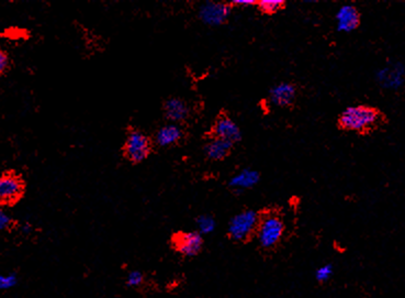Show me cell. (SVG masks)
<instances>
[{
  "mask_svg": "<svg viewBox=\"0 0 405 298\" xmlns=\"http://www.w3.org/2000/svg\"><path fill=\"white\" fill-rule=\"evenodd\" d=\"M260 181V174L254 170L245 168L230 178V186L235 189H248L254 187Z\"/></svg>",
  "mask_w": 405,
  "mask_h": 298,
  "instance_id": "cell-15",
  "label": "cell"
},
{
  "mask_svg": "<svg viewBox=\"0 0 405 298\" xmlns=\"http://www.w3.org/2000/svg\"><path fill=\"white\" fill-rule=\"evenodd\" d=\"M334 273V268L332 264H324V265L320 266L316 272H315V277L320 283L328 282V280L332 277V275Z\"/></svg>",
  "mask_w": 405,
  "mask_h": 298,
  "instance_id": "cell-18",
  "label": "cell"
},
{
  "mask_svg": "<svg viewBox=\"0 0 405 298\" xmlns=\"http://www.w3.org/2000/svg\"><path fill=\"white\" fill-rule=\"evenodd\" d=\"M337 30L340 32H352L357 29L360 24V15L356 7L350 5L342 6L336 14Z\"/></svg>",
  "mask_w": 405,
  "mask_h": 298,
  "instance_id": "cell-10",
  "label": "cell"
},
{
  "mask_svg": "<svg viewBox=\"0 0 405 298\" xmlns=\"http://www.w3.org/2000/svg\"><path fill=\"white\" fill-rule=\"evenodd\" d=\"M232 145H233L232 143H230L228 141L214 138L206 144L204 153L210 160L221 161L230 154Z\"/></svg>",
  "mask_w": 405,
  "mask_h": 298,
  "instance_id": "cell-14",
  "label": "cell"
},
{
  "mask_svg": "<svg viewBox=\"0 0 405 298\" xmlns=\"http://www.w3.org/2000/svg\"><path fill=\"white\" fill-rule=\"evenodd\" d=\"M260 223L258 215L252 210H244L230 219L228 233L236 241H244L255 232Z\"/></svg>",
  "mask_w": 405,
  "mask_h": 298,
  "instance_id": "cell-4",
  "label": "cell"
},
{
  "mask_svg": "<svg viewBox=\"0 0 405 298\" xmlns=\"http://www.w3.org/2000/svg\"><path fill=\"white\" fill-rule=\"evenodd\" d=\"M150 153V139L142 131L131 129L128 132L124 145H123V154H124L126 159L133 164H138L148 159Z\"/></svg>",
  "mask_w": 405,
  "mask_h": 298,
  "instance_id": "cell-2",
  "label": "cell"
},
{
  "mask_svg": "<svg viewBox=\"0 0 405 298\" xmlns=\"http://www.w3.org/2000/svg\"><path fill=\"white\" fill-rule=\"evenodd\" d=\"M379 116V111L372 107L350 106L342 112L338 123L345 130L364 132L376 125Z\"/></svg>",
  "mask_w": 405,
  "mask_h": 298,
  "instance_id": "cell-1",
  "label": "cell"
},
{
  "mask_svg": "<svg viewBox=\"0 0 405 298\" xmlns=\"http://www.w3.org/2000/svg\"><path fill=\"white\" fill-rule=\"evenodd\" d=\"M9 56L6 53V51L0 49V76L4 75L9 69Z\"/></svg>",
  "mask_w": 405,
  "mask_h": 298,
  "instance_id": "cell-21",
  "label": "cell"
},
{
  "mask_svg": "<svg viewBox=\"0 0 405 298\" xmlns=\"http://www.w3.org/2000/svg\"><path fill=\"white\" fill-rule=\"evenodd\" d=\"M172 245L184 256H194L201 251L204 239L198 231H179L172 237Z\"/></svg>",
  "mask_w": 405,
  "mask_h": 298,
  "instance_id": "cell-6",
  "label": "cell"
},
{
  "mask_svg": "<svg viewBox=\"0 0 405 298\" xmlns=\"http://www.w3.org/2000/svg\"><path fill=\"white\" fill-rule=\"evenodd\" d=\"M16 284V276L14 274H0V290L12 288Z\"/></svg>",
  "mask_w": 405,
  "mask_h": 298,
  "instance_id": "cell-20",
  "label": "cell"
},
{
  "mask_svg": "<svg viewBox=\"0 0 405 298\" xmlns=\"http://www.w3.org/2000/svg\"><path fill=\"white\" fill-rule=\"evenodd\" d=\"M256 3L257 2H255V0H234V2H232V5L243 6V7H247V6L256 5Z\"/></svg>",
  "mask_w": 405,
  "mask_h": 298,
  "instance_id": "cell-23",
  "label": "cell"
},
{
  "mask_svg": "<svg viewBox=\"0 0 405 298\" xmlns=\"http://www.w3.org/2000/svg\"><path fill=\"white\" fill-rule=\"evenodd\" d=\"M164 115L167 120L172 122H182L187 119L190 109L186 101L180 98L172 97L164 103Z\"/></svg>",
  "mask_w": 405,
  "mask_h": 298,
  "instance_id": "cell-12",
  "label": "cell"
},
{
  "mask_svg": "<svg viewBox=\"0 0 405 298\" xmlns=\"http://www.w3.org/2000/svg\"><path fill=\"white\" fill-rule=\"evenodd\" d=\"M296 96V86L290 83H280L270 91V100L277 107H288Z\"/></svg>",
  "mask_w": 405,
  "mask_h": 298,
  "instance_id": "cell-11",
  "label": "cell"
},
{
  "mask_svg": "<svg viewBox=\"0 0 405 298\" xmlns=\"http://www.w3.org/2000/svg\"><path fill=\"white\" fill-rule=\"evenodd\" d=\"M144 282L143 274L140 271H131L128 274L126 277V284L130 287H138Z\"/></svg>",
  "mask_w": 405,
  "mask_h": 298,
  "instance_id": "cell-19",
  "label": "cell"
},
{
  "mask_svg": "<svg viewBox=\"0 0 405 298\" xmlns=\"http://www.w3.org/2000/svg\"><path fill=\"white\" fill-rule=\"evenodd\" d=\"M212 131L214 134V138L224 140V141H228L232 144L238 142L242 138L240 127L236 125L234 120L226 116H221L218 118L214 126H213Z\"/></svg>",
  "mask_w": 405,
  "mask_h": 298,
  "instance_id": "cell-8",
  "label": "cell"
},
{
  "mask_svg": "<svg viewBox=\"0 0 405 298\" xmlns=\"http://www.w3.org/2000/svg\"><path fill=\"white\" fill-rule=\"evenodd\" d=\"M182 138V130L176 123H168L158 129L156 133V143L162 148H168L178 143Z\"/></svg>",
  "mask_w": 405,
  "mask_h": 298,
  "instance_id": "cell-13",
  "label": "cell"
},
{
  "mask_svg": "<svg viewBox=\"0 0 405 298\" xmlns=\"http://www.w3.org/2000/svg\"><path fill=\"white\" fill-rule=\"evenodd\" d=\"M232 6L225 3L206 2L200 7L199 18L209 26H220L228 20Z\"/></svg>",
  "mask_w": 405,
  "mask_h": 298,
  "instance_id": "cell-7",
  "label": "cell"
},
{
  "mask_svg": "<svg viewBox=\"0 0 405 298\" xmlns=\"http://www.w3.org/2000/svg\"><path fill=\"white\" fill-rule=\"evenodd\" d=\"M196 228H198V232L201 235L213 232L216 229L214 218L210 215H202L198 217V219H196Z\"/></svg>",
  "mask_w": 405,
  "mask_h": 298,
  "instance_id": "cell-17",
  "label": "cell"
},
{
  "mask_svg": "<svg viewBox=\"0 0 405 298\" xmlns=\"http://www.w3.org/2000/svg\"><path fill=\"white\" fill-rule=\"evenodd\" d=\"M26 192V184L22 177L14 172H6L0 176V205L14 206Z\"/></svg>",
  "mask_w": 405,
  "mask_h": 298,
  "instance_id": "cell-3",
  "label": "cell"
},
{
  "mask_svg": "<svg viewBox=\"0 0 405 298\" xmlns=\"http://www.w3.org/2000/svg\"><path fill=\"white\" fill-rule=\"evenodd\" d=\"M10 224V218L2 208H0V230H4Z\"/></svg>",
  "mask_w": 405,
  "mask_h": 298,
  "instance_id": "cell-22",
  "label": "cell"
},
{
  "mask_svg": "<svg viewBox=\"0 0 405 298\" xmlns=\"http://www.w3.org/2000/svg\"><path fill=\"white\" fill-rule=\"evenodd\" d=\"M284 231V221L277 216H268L258 223L257 239L265 249H270L277 244Z\"/></svg>",
  "mask_w": 405,
  "mask_h": 298,
  "instance_id": "cell-5",
  "label": "cell"
},
{
  "mask_svg": "<svg viewBox=\"0 0 405 298\" xmlns=\"http://www.w3.org/2000/svg\"><path fill=\"white\" fill-rule=\"evenodd\" d=\"M258 9L266 15H272L284 7V0H260L256 3Z\"/></svg>",
  "mask_w": 405,
  "mask_h": 298,
  "instance_id": "cell-16",
  "label": "cell"
},
{
  "mask_svg": "<svg viewBox=\"0 0 405 298\" xmlns=\"http://www.w3.org/2000/svg\"><path fill=\"white\" fill-rule=\"evenodd\" d=\"M376 81L386 89H396L404 81V67L401 63L388 65L376 73Z\"/></svg>",
  "mask_w": 405,
  "mask_h": 298,
  "instance_id": "cell-9",
  "label": "cell"
}]
</instances>
